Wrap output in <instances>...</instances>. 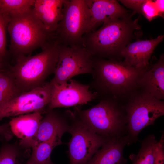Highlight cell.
I'll return each instance as SVG.
<instances>
[{
	"label": "cell",
	"instance_id": "obj_15",
	"mask_svg": "<svg viewBox=\"0 0 164 164\" xmlns=\"http://www.w3.org/2000/svg\"><path fill=\"white\" fill-rule=\"evenodd\" d=\"M138 87L160 100L164 99V56L162 54L155 63H149L141 73Z\"/></svg>",
	"mask_w": 164,
	"mask_h": 164
},
{
	"label": "cell",
	"instance_id": "obj_27",
	"mask_svg": "<svg viewBox=\"0 0 164 164\" xmlns=\"http://www.w3.org/2000/svg\"><path fill=\"white\" fill-rule=\"evenodd\" d=\"M145 0H119L127 7L132 9L136 13L141 14L142 5Z\"/></svg>",
	"mask_w": 164,
	"mask_h": 164
},
{
	"label": "cell",
	"instance_id": "obj_31",
	"mask_svg": "<svg viewBox=\"0 0 164 164\" xmlns=\"http://www.w3.org/2000/svg\"><path fill=\"white\" fill-rule=\"evenodd\" d=\"M17 164H21V163H17Z\"/></svg>",
	"mask_w": 164,
	"mask_h": 164
},
{
	"label": "cell",
	"instance_id": "obj_13",
	"mask_svg": "<svg viewBox=\"0 0 164 164\" xmlns=\"http://www.w3.org/2000/svg\"><path fill=\"white\" fill-rule=\"evenodd\" d=\"M45 113L34 138L32 147L56 135H63L69 132L70 123L69 110L62 112L53 109Z\"/></svg>",
	"mask_w": 164,
	"mask_h": 164
},
{
	"label": "cell",
	"instance_id": "obj_21",
	"mask_svg": "<svg viewBox=\"0 0 164 164\" xmlns=\"http://www.w3.org/2000/svg\"><path fill=\"white\" fill-rule=\"evenodd\" d=\"M35 0H0V12L10 21L32 9Z\"/></svg>",
	"mask_w": 164,
	"mask_h": 164
},
{
	"label": "cell",
	"instance_id": "obj_2",
	"mask_svg": "<svg viewBox=\"0 0 164 164\" xmlns=\"http://www.w3.org/2000/svg\"><path fill=\"white\" fill-rule=\"evenodd\" d=\"M138 19L132 20L128 16L103 23L98 29L85 34L83 46L94 56L117 60L121 50L140 29Z\"/></svg>",
	"mask_w": 164,
	"mask_h": 164
},
{
	"label": "cell",
	"instance_id": "obj_25",
	"mask_svg": "<svg viewBox=\"0 0 164 164\" xmlns=\"http://www.w3.org/2000/svg\"><path fill=\"white\" fill-rule=\"evenodd\" d=\"M141 14L149 21L159 16L154 1L151 0H145L142 7Z\"/></svg>",
	"mask_w": 164,
	"mask_h": 164
},
{
	"label": "cell",
	"instance_id": "obj_9",
	"mask_svg": "<svg viewBox=\"0 0 164 164\" xmlns=\"http://www.w3.org/2000/svg\"><path fill=\"white\" fill-rule=\"evenodd\" d=\"M93 58L83 46L69 47L60 44L58 61L51 81L61 84L76 75L92 74Z\"/></svg>",
	"mask_w": 164,
	"mask_h": 164
},
{
	"label": "cell",
	"instance_id": "obj_24",
	"mask_svg": "<svg viewBox=\"0 0 164 164\" xmlns=\"http://www.w3.org/2000/svg\"><path fill=\"white\" fill-rule=\"evenodd\" d=\"M9 21L0 12V63L2 64L7 53L6 30Z\"/></svg>",
	"mask_w": 164,
	"mask_h": 164
},
{
	"label": "cell",
	"instance_id": "obj_22",
	"mask_svg": "<svg viewBox=\"0 0 164 164\" xmlns=\"http://www.w3.org/2000/svg\"><path fill=\"white\" fill-rule=\"evenodd\" d=\"M22 93L8 70L0 73V106Z\"/></svg>",
	"mask_w": 164,
	"mask_h": 164
},
{
	"label": "cell",
	"instance_id": "obj_17",
	"mask_svg": "<svg viewBox=\"0 0 164 164\" xmlns=\"http://www.w3.org/2000/svg\"><path fill=\"white\" fill-rule=\"evenodd\" d=\"M87 2L91 14L87 33L93 31L100 23L127 15L126 10L116 0H87Z\"/></svg>",
	"mask_w": 164,
	"mask_h": 164
},
{
	"label": "cell",
	"instance_id": "obj_5",
	"mask_svg": "<svg viewBox=\"0 0 164 164\" xmlns=\"http://www.w3.org/2000/svg\"><path fill=\"white\" fill-rule=\"evenodd\" d=\"M10 50L15 57L26 55L38 48L43 49L56 39L34 13L32 9L12 19L7 27Z\"/></svg>",
	"mask_w": 164,
	"mask_h": 164
},
{
	"label": "cell",
	"instance_id": "obj_12",
	"mask_svg": "<svg viewBox=\"0 0 164 164\" xmlns=\"http://www.w3.org/2000/svg\"><path fill=\"white\" fill-rule=\"evenodd\" d=\"M164 35L155 39L137 40L128 43L121 51V57L127 65L139 70L146 69L149 65L151 55L157 45L163 40Z\"/></svg>",
	"mask_w": 164,
	"mask_h": 164
},
{
	"label": "cell",
	"instance_id": "obj_16",
	"mask_svg": "<svg viewBox=\"0 0 164 164\" xmlns=\"http://www.w3.org/2000/svg\"><path fill=\"white\" fill-rule=\"evenodd\" d=\"M127 135L106 138L101 146L87 164H126L124 149L129 145Z\"/></svg>",
	"mask_w": 164,
	"mask_h": 164
},
{
	"label": "cell",
	"instance_id": "obj_8",
	"mask_svg": "<svg viewBox=\"0 0 164 164\" xmlns=\"http://www.w3.org/2000/svg\"><path fill=\"white\" fill-rule=\"evenodd\" d=\"M70 123L69 132L71 137L68 143L70 164H87L101 146L106 138L93 132L70 110Z\"/></svg>",
	"mask_w": 164,
	"mask_h": 164
},
{
	"label": "cell",
	"instance_id": "obj_29",
	"mask_svg": "<svg viewBox=\"0 0 164 164\" xmlns=\"http://www.w3.org/2000/svg\"><path fill=\"white\" fill-rule=\"evenodd\" d=\"M154 1L159 12V16L163 17L164 13V0H156Z\"/></svg>",
	"mask_w": 164,
	"mask_h": 164
},
{
	"label": "cell",
	"instance_id": "obj_14",
	"mask_svg": "<svg viewBox=\"0 0 164 164\" xmlns=\"http://www.w3.org/2000/svg\"><path fill=\"white\" fill-rule=\"evenodd\" d=\"M40 111H36L16 116L9 125L13 134L19 139V145L25 147L33 146V139L43 118Z\"/></svg>",
	"mask_w": 164,
	"mask_h": 164
},
{
	"label": "cell",
	"instance_id": "obj_23",
	"mask_svg": "<svg viewBox=\"0 0 164 164\" xmlns=\"http://www.w3.org/2000/svg\"><path fill=\"white\" fill-rule=\"evenodd\" d=\"M20 153L15 145L3 144L0 148V164H17V159Z\"/></svg>",
	"mask_w": 164,
	"mask_h": 164
},
{
	"label": "cell",
	"instance_id": "obj_4",
	"mask_svg": "<svg viewBox=\"0 0 164 164\" xmlns=\"http://www.w3.org/2000/svg\"><path fill=\"white\" fill-rule=\"evenodd\" d=\"M60 44L55 39L33 56L21 55L16 57L15 64L9 71L22 92L42 86L54 73L57 64Z\"/></svg>",
	"mask_w": 164,
	"mask_h": 164
},
{
	"label": "cell",
	"instance_id": "obj_7",
	"mask_svg": "<svg viewBox=\"0 0 164 164\" xmlns=\"http://www.w3.org/2000/svg\"><path fill=\"white\" fill-rule=\"evenodd\" d=\"M63 17L55 32L61 45L83 46V37L87 33L91 20L87 0H65Z\"/></svg>",
	"mask_w": 164,
	"mask_h": 164
},
{
	"label": "cell",
	"instance_id": "obj_11",
	"mask_svg": "<svg viewBox=\"0 0 164 164\" xmlns=\"http://www.w3.org/2000/svg\"><path fill=\"white\" fill-rule=\"evenodd\" d=\"M51 81L53 88L46 112L58 108L75 107L87 104L98 97L96 92L90 90L89 84H83L72 79L61 84Z\"/></svg>",
	"mask_w": 164,
	"mask_h": 164
},
{
	"label": "cell",
	"instance_id": "obj_30",
	"mask_svg": "<svg viewBox=\"0 0 164 164\" xmlns=\"http://www.w3.org/2000/svg\"><path fill=\"white\" fill-rule=\"evenodd\" d=\"M2 64L0 63V73L1 71V68Z\"/></svg>",
	"mask_w": 164,
	"mask_h": 164
},
{
	"label": "cell",
	"instance_id": "obj_28",
	"mask_svg": "<svg viewBox=\"0 0 164 164\" xmlns=\"http://www.w3.org/2000/svg\"><path fill=\"white\" fill-rule=\"evenodd\" d=\"M0 136L6 141L9 140L12 138L13 134L9 124L0 125Z\"/></svg>",
	"mask_w": 164,
	"mask_h": 164
},
{
	"label": "cell",
	"instance_id": "obj_10",
	"mask_svg": "<svg viewBox=\"0 0 164 164\" xmlns=\"http://www.w3.org/2000/svg\"><path fill=\"white\" fill-rule=\"evenodd\" d=\"M53 84L50 81L28 91L22 92L0 106L3 118L36 111L46 113L51 99Z\"/></svg>",
	"mask_w": 164,
	"mask_h": 164
},
{
	"label": "cell",
	"instance_id": "obj_1",
	"mask_svg": "<svg viewBox=\"0 0 164 164\" xmlns=\"http://www.w3.org/2000/svg\"><path fill=\"white\" fill-rule=\"evenodd\" d=\"M92 80L88 84L98 97H112L123 102L138 88L143 71L123 61L94 56Z\"/></svg>",
	"mask_w": 164,
	"mask_h": 164
},
{
	"label": "cell",
	"instance_id": "obj_6",
	"mask_svg": "<svg viewBox=\"0 0 164 164\" xmlns=\"http://www.w3.org/2000/svg\"><path fill=\"white\" fill-rule=\"evenodd\" d=\"M129 144L136 142L145 127L164 115V102L138 87L124 101Z\"/></svg>",
	"mask_w": 164,
	"mask_h": 164
},
{
	"label": "cell",
	"instance_id": "obj_26",
	"mask_svg": "<svg viewBox=\"0 0 164 164\" xmlns=\"http://www.w3.org/2000/svg\"><path fill=\"white\" fill-rule=\"evenodd\" d=\"M153 164H164V136L163 134L156 142L154 149Z\"/></svg>",
	"mask_w": 164,
	"mask_h": 164
},
{
	"label": "cell",
	"instance_id": "obj_3",
	"mask_svg": "<svg viewBox=\"0 0 164 164\" xmlns=\"http://www.w3.org/2000/svg\"><path fill=\"white\" fill-rule=\"evenodd\" d=\"M73 111L87 127L105 138L127 135L124 103L116 98L103 97L98 103L91 108L84 110L77 106Z\"/></svg>",
	"mask_w": 164,
	"mask_h": 164
},
{
	"label": "cell",
	"instance_id": "obj_20",
	"mask_svg": "<svg viewBox=\"0 0 164 164\" xmlns=\"http://www.w3.org/2000/svg\"><path fill=\"white\" fill-rule=\"evenodd\" d=\"M157 141L153 134L141 141L138 152L131 154L129 156L132 164H153L155 147Z\"/></svg>",
	"mask_w": 164,
	"mask_h": 164
},
{
	"label": "cell",
	"instance_id": "obj_19",
	"mask_svg": "<svg viewBox=\"0 0 164 164\" xmlns=\"http://www.w3.org/2000/svg\"><path fill=\"white\" fill-rule=\"evenodd\" d=\"M63 135H56L32 147L31 155L26 164H53L51 160V154L56 147L62 144Z\"/></svg>",
	"mask_w": 164,
	"mask_h": 164
},
{
	"label": "cell",
	"instance_id": "obj_18",
	"mask_svg": "<svg viewBox=\"0 0 164 164\" xmlns=\"http://www.w3.org/2000/svg\"><path fill=\"white\" fill-rule=\"evenodd\" d=\"M65 0H35L33 11L49 31L55 32L63 17Z\"/></svg>",
	"mask_w": 164,
	"mask_h": 164
}]
</instances>
